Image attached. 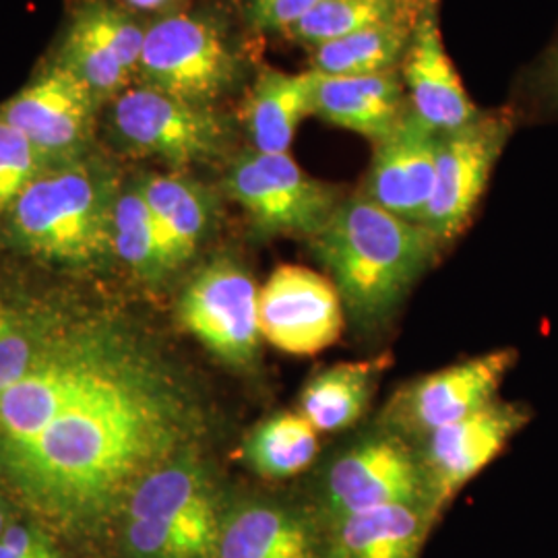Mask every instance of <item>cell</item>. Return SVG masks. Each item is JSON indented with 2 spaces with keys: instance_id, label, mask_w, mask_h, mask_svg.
I'll list each match as a JSON object with an SVG mask.
<instances>
[{
  "instance_id": "6da1fadb",
  "label": "cell",
  "mask_w": 558,
  "mask_h": 558,
  "mask_svg": "<svg viewBox=\"0 0 558 558\" xmlns=\"http://www.w3.org/2000/svg\"><path fill=\"white\" fill-rule=\"evenodd\" d=\"M203 412L131 320L75 306L0 391V488L48 532L101 536L147 474L197 449Z\"/></svg>"
},
{
  "instance_id": "7a4b0ae2",
  "label": "cell",
  "mask_w": 558,
  "mask_h": 558,
  "mask_svg": "<svg viewBox=\"0 0 558 558\" xmlns=\"http://www.w3.org/2000/svg\"><path fill=\"white\" fill-rule=\"evenodd\" d=\"M308 242L360 329H377L396 315L440 246L424 226L385 211L362 193L341 201Z\"/></svg>"
},
{
  "instance_id": "3957f363",
  "label": "cell",
  "mask_w": 558,
  "mask_h": 558,
  "mask_svg": "<svg viewBox=\"0 0 558 558\" xmlns=\"http://www.w3.org/2000/svg\"><path fill=\"white\" fill-rule=\"evenodd\" d=\"M120 186L96 154L48 168L4 216L11 242L32 257L64 267H94L112 253Z\"/></svg>"
},
{
  "instance_id": "277c9868",
  "label": "cell",
  "mask_w": 558,
  "mask_h": 558,
  "mask_svg": "<svg viewBox=\"0 0 558 558\" xmlns=\"http://www.w3.org/2000/svg\"><path fill=\"white\" fill-rule=\"evenodd\" d=\"M106 129L124 154L163 161L172 172L218 160L232 140L230 120L216 106L179 100L140 83L108 104Z\"/></svg>"
},
{
  "instance_id": "5b68a950",
  "label": "cell",
  "mask_w": 558,
  "mask_h": 558,
  "mask_svg": "<svg viewBox=\"0 0 558 558\" xmlns=\"http://www.w3.org/2000/svg\"><path fill=\"white\" fill-rule=\"evenodd\" d=\"M239 54L220 23L172 13L147 25L135 80L179 100L216 106L240 81Z\"/></svg>"
},
{
  "instance_id": "8992f818",
  "label": "cell",
  "mask_w": 558,
  "mask_h": 558,
  "mask_svg": "<svg viewBox=\"0 0 558 558\" xmlns=\"http://www.w3.org/2000/svg\"><path fill=\"white\" fill-rule=\"evenodd\" d=\"M228 197L260 236L313 240L343 201L338 186L311 177L290 154L248 149L230 161L223 177Z\"/></svg>"
},
{
  "instance_id": "52a82bcc",
  "label": "cell",
  "mask_w": 558,
  "mask_h": 558,
  "mask_svg": "<svg viewBox=\"0 0 558 558\" xmlns=\"http://www.w3.org/2000/svg\"><path fill=\"white\" fill-rule=\"evenodd\" d=\"M259 286L230 257L203 265L179 299L177 317L186 333L230 366H248L259 352Z\"/></svg>"
},
{
  "instance_id": "ba28073f",
  "label": "cell",
  "mask_w": 558,
  "mask_h": 558,
  "mask_svg": "<svg viewBox=\"0 0 558 558\" xmlns=\"http://www.w3.org/2000/svg\"><path fill=\"white\" fill-rule=\"evenodd\" d=\"M515 131L513 112H488L451 133H440L437 172L420 226L442 242L470 223L505 145Z\"/></svg>"
},
{
  "instance_id": "9c48e42d",
  "label": "cell",
  "mask_w": 558,
  "mask_h": 558,
  "mask_svg": "<svg viewBox=\"0 0 558 558\" xmlns=\"http://www.w3.org/2000/svg\"><path fill=\"white\" fill-rule=\"evenodd\" d=\"M410 502L428 505L418 453L389 430L362 439L339 453L323 478L320 507L327 525L350 515Z\"/></svg>"
},
{
  "instance_id": "30bf717a",
  "label": "cell",
  "mask_w": 558,
  "mask_h": 558,
  "mask_svg": "<svg viewBox=\"0 0 558 558\" xmlns=\"http://www.w3.org/2000/svg\"><path fill=\"white\" fill-rule=\"evenodd\" d=\"M515 362L518 352L502 348L424 375L399 389L389 401L383 422L389 433L401 439H422L495 401Z\"/></svg>"
},
{
  "instance_id": "8fae6325",
  "label": "cell",
  "mask_w": 558,
  "mask_h": 558,
  "mask_svg": "<svg viewBox=\"0 0 558 558\" xmlns=\"http://www.w3.org/2000/svg\"><path fill=\"white\" fill-rule=\"evenodd\" d=\"M101 104L54 60L13 98L0 104V120L17 129L52 163L92 156Z\"/></svg>"
},
{
  "instance_id": "7c38bea8",
  "label": "cell",
  "mask_w": 558,
  "mask_h": 558,
  "mask_svg": "<svg viewBox=\"0 0 558 558\" xmlns=\"http://www.w3.org/2000/svg\"><path fill=\"white\" fill-rule=\"evenodd\" d=\"M532 420L523 403L495 399L478 412L422 437L418 459L426 500L437 518L459 490L499 458L509 440Z\"/></svg>"
},
{
  "instance_id": "4fadbf2b",
  "label": "cell",
  "mask_w": 558,
  "mask_h": 558,
  "mask_svg": "<svg viewBox=\"0 0 558 558\" xmlns=\"http://www.w3.org/2000/svg\"><path fill=\"white\" fill-rule=\"evenodd\" d=\"M345 311L333 281L279 265L259 290L260 338L290 356H315L338 341Z\"/></svg>"
},
{
  "instance_id": "5bb4252c",
  "label": "cell",
  "mask_w": 558,
  "mask_h": 558,
  "mask_svg": "<svg viewBox=\"0 0 558 558\" xmlns=\"http://www.w3.org/2000/svg\"><path fill=\"white\" fill-rule=\"evenodd\" d=\"M399 77L410 110L435 133H451L478 119L480 110L445 50L437 0H430L420 15Z\"/></svg>"
},
{
  "instance_id": "9a60e30c",
  "label": "cell",
  "mask_w": 558,
  "mask_h": 558,
  "mask_svg": "<svg viewBox=\"0 0 558 558\" xmlns=\"http://www.w3.org/2000/svg\"><path fill=\"white\" fill-rule=\"evenodd\" d=\"M439 133L410 110L398 129L375 143L362 195L385 211L420 223L437 172Z\"/></svg>"
},
{
  "instance_id": "2e32d148",
  "label": "cell",
  "mask_w": 558,
  "mask_h": 558,
  "mask_svg": "<svg viewBox=\"0 0 558 558\" xmlns=\"http://www.w3.org/2000/svg\"><path fill=\"white\" fill-rule=\"evenodd\" d=\"M313 73V117L373 143L389 137L410 112L399 71L377 75Z\"/></svg>"
},
{
  "instance_id": "e0dca14e",
  "label": "cell",
  "mask_w": 558,
  "mask_h": 558,
  "mask_svg": "<svg viewBox=\"0 0 558 558\" xmlns=\"http://www.w3.org/2000/svg\"><path fill=\"white\" fill-rule=\"evenodd\" d=\"M313 523L276 500L246 499L223 507L211 558H319Z\"/></svg>"
},
{
  "instance_id": "ac0fdd59",
  "label": "cell",
  "mask_w": 558,
  "mask_h": 558,
  "mask_svg": "<svg viewBox=\"0 0 558 558\" xmlns=\"http://www.w3.org/2000/svg\"><path fill=\"white\" fill-rule=\"evenodd\" d=\"M435 521L426 502L391 505L327 525L319 558H420Z\"/></svg>"
},
{
  "instance_id": "d6986e66",
  "label": "cell",
  "mask_w": 558,
  "mask_h": 558,
  "mask_svg": "<svg viewBox=\"0 0 558 558\" xmlns=\"http://www.w3.org/2000/svg\"><path fill=\"white\" fill-rule=\"evenodd\" d=\"M315 73H286L274 66L260 69L240 108V120L263 154H290L302 120L313 117Z\"/></svg>"
},
{
  "instance_id": "ffe728a7",
  "label": "cell",
  "mask_w": 558,
  "mask_h": 558,
  "mask_svg": "<svg viewBox=\"0 0 558 558\" xmlns=\"http://www.w3.org/2000/svg\"><path fill=\"white\" fill-rule=\"evenodd\" d=\"M151 209L163 251L177 271L197 253L214 220V197L197 180L182 172L145 174L137 180Z\"/></svg>"
},
{
  "instance_id": "44dd1931",
  "label": "cell",
  "mask_w": 558,
  "mask_h": 558,
  "mask_svg": "<svg viewBox=\"0 0 558 558\" xmlns=\"http://www.w3.org/2000/svg\"><path fill=\"white\" fill-rule=\"evenodd\" d=\"M220 509L211 476L191 449L141 480L120 519L182 521Z\"/></svg>"
},
{
  "instance_id": "7402d4cb",
  "label": "cell",
  "mask_w": 558,
  "mask_h": 558,
  "mask_svg": "<svg viewBox=\"0 0 558 558\" xmlns=\"http://www.w3.org/2000/svg\"><path fill=\"white\" fill-rule=\"evenodd\" d=\"M424 7L311 48V69L323 75H377L398 71Z\"/></svg>"
},
{
  "instance_id": "603a6c76",
  "label": "cell",
  "mask_w": 558,
  "mask_h": 558,
  "mask_svg": "<svg viewBox=\"0 0 558 558\" xmlns=\"http://www.w3.org/2000/svg\"><path fill=\"white\" fill-rule=\"evenodd\" d=\"M71 308L66 300L0 292V391L27 373Z\"/></svg>"
},
{
  "instance_id": "cb8c5ba5",
  "label": "cell",
  "mask_w": 558,
  "mask_h": 558,
  "mask_svg": "<svg viewBox=\"0 0 558 558\" xmlns=\"http://www.w3.org/2000/svg\"><path fill=\"white\" fill-rule=\"evenodd\" d=\"M373 362H339L315 373L300 393L299 412L317 433H339L354 426L377 389Z\"/></svg>"
},
{
  "instance_id": "d4e9b609",
  "label": "cell",
  "mask_w": 558,
  "mask_h": 558,
  "mask_svg": "<svg viewBox=\"0 0 558 558\" xmlns=\"http://www.w3.org/2000/svg\"><path fill=\"white\" fill-rule=\"evenodd\" d=\"M319 453V433L300 412H279L259 422L242 442L244 463L263 478H292Z\"/></svg>"
},
{
  "instance_id": "484cf974",
  "label": "cell",
  "mask_w": 558,
  "mask_h": 558,
  "mask_svg": "<svg viewBox=\"0 0 558 558\" xmlns=\"http://www.w3.org/2000/svg\"><path fill=\"white\" fill-rule=\"evenodd\" d=\"M221 511L223 507L182 521L120 519V555L122 558H211Z\"/></svg>"
},
{
  "instance_id": "4316f807",
  "label": "cell",
  "mask_w": 558,
  "mask_h": 558,
  "mask_svg": "<svg viewBox=\"0 0 558 558\" xmlns=\"http://www.w3.org/2000/svg\"><path fill=\"white\" fill-rule=\"evenodd\" d=\"M112 253L147 283L174 274L137 182L120 189L112 216Z\"/></svg>"
},
{
  "instance_id": "83f0119b",
  "label": "cell",
  "mask_w": 558,
  "mask_h": 558,
  "mask_svg": "<svg viewBox=\"0 0 558 558\" xmlns=\"http://www.w3.org/2000/svg\"><path fill=\"white\" fill-rule=\"evenodd\" d=\"M57 62L71 71L101 106L117 100L135 80V71L126 66L119 52L75 15L60 41Z\"/></svg>"
},
{
  "instance_id": "f1b7e54d",
  "label": "cell",
  "mask_w": 558,
  "mask_h": 558,
  "mask_svg": "<svg viewBox=\"0 0 558 558\" xmlns=\"http://www.w3.org/2000/svg\"><path fill=\"white\" fill-rule=\"evenodd\" d=\"M426 2L428 0H319V4L286 36L315 48L393 20L405 11L424 7Z\"/></svg>"
},
{
  "instance_id": "f546056e",
  "label": "cell",
  "mask_w": 558,
  "mask_h": 558,
  "mask_svg": "<svg viewBox=\"0 0 558 558\" xmlns=\"http://www.w3.org/2000/svg\"><path fill=\"white\" fill-rule=\"evenodd\" d=\"M52 166L59 163H52L17 129L0 120V221L21 193Z\"/></svg>"
},
{
  "instance_id": "4dcf8cb0",
  "label": "cell",
  "mask_w": 558,
  "mask_h": 558,
  "mask_svg": "<svg viewBox=\"0 0 558 558\" xmlns=\"http://www.w3.org/2000/svg\"><path fill=\"white\" fill-rule=\"evenodd\" d=\"M317 4L319 0H244V11L255 29L288 34Z\"/></svg>"
},
{
  "instance_id": "1f68e13d",
  "label": "cell",
  "mask_w": 558,
  "mask_h": 558,
  "mask_svg": "<svg viewBox=\"0 0 558 558\" xmlns=\"http://www.w3.org/2000/svg\"><path fill=\"white\" fill-rule=\"evenodd\" d=\"M527 101L544 117L558 114V38L544 52L525 81Z\"/></svg>"
},
{
  "instance_id": "d6a6232c",
  "label": "cell",
  "mask_w": 558,
  "mask_h": 558,
  "mask_svg": "<svg viewBox=\"0 0 558 558\" xmlns=\"http://www.w3.org/2000/svg\"><path fill=\"white\" fill-rule=\"evenodd\" d=\"M184 0H124L126 7L141 13H168L172 15Z\"/></svg>"
},
{
  "instance_id": "836d02e7",
  "label": "cell",
  "mask_w": 558,
  "mask_h": 558,
  "mask_svg": "<svg viewBox=\"0 0 558 558\" xmlns=\"http://www.w3.org/2000/svg\"><path fill=\"white\" fill-rule=\"evenodd\" d=\"M9 507H7V500H4V490L0 488V536H2V532H4V527L9 525Z\"/></svg>"
},
{
  "instance_id": "e575fe53",
  "label": "cell",
  "mask_w": 558,
  "mask_h": 558,
  "mask_svg": "<svg viewBox=\"0 0 558 558\" xmlns=\"http://www.w3.org/2000/svg\"><path fill=\"white\" fill-rule=\"evenodd\" d=\"M0 558H32V557H23V555H17V553H11L9 548H4V546H0ZM52 558H66L64 555H59V557Z\"/></svg>"
}]
</instances>
